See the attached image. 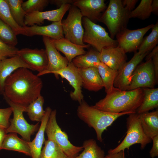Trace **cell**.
I'll return each mask as SVG.
<instances>
[{"mask_svg": "<svg viewBox=\"0 0 158 158\" xmlns=\"http://www.w3.org/2000/svg\"><path fill=\"white\" fill-rule=\"evenodd\" d=\"M42 87L39 76L28 68H19L6 80L3 95L12 102L27 107L41 95Z\"/></svg>", "mask_w": 158, "mask_h": 158, "instance_id": "6da1fadb", "label": "cell"}, {"mask_svg": "<svg viewBox=\"0 0 158 158\" xmlns=\"http://www.w3.org/2000/svg\"><path fill=\"white\" fill-rule=\"evenodd\" d=\"M143 97L142 88L123 91L116 88L92 106L111 113H134L141 104Z\"/></svg>", "mask_w": 158, "mask_h": 158, "instance_id": "7a4b0ae2", "label": "cell"}, {"mask_svg": "<svg viewBox=\"0 0 158 158\" xmlns=\"http://www.w3.org/2000/svg\"><path fill=\"white\" fill-rule=\"evenodd\" d=\"M135 113V112H134ZM133 113H114L104 111L90 106L83 100L77 109L79 118L95 130L97 140L102 142V134L118 118Z\"/></svg>", "mask_w": 158, "mask_h": 158, "instance_id": "3957f363", "label": "cell"}, {"mask_svg": "<svg viewBox=\"0 0 158 158\" xmlns=\"http://www.w3.org/2000/svg\"><path fill=\"white\" fill-rule=\"evenodd\" d=\"M130 12L123 6L121 0H110L99 21L106 26L110 37L114 39L119 32L126 28Z\"/></svg>", "mask_w": 158, "mask_h": 158, "instance_id": "277c9868", "label": "cell"}, {"mask_svg": "<svg viewBox=\"0 0 158 158\" xmlns=\"http://www.w3.org/2000/svg\"><path fill=\"white\" fill-rule=\"evenodd\" d=\"M126 118V135L122 142L116 147L109 150L108 153L114 154L124 151L135 144H139L140 148L143 150L148 144L152 141L147 136L142 127L138 114L136 112L128 114Z\"/></svg>", "mask_w": 158, "mask_h": 158, "instance_id": "5b68a950", "label": "cell"}, {"mask_svg": "<svg viewBox=\"0 0 158 158\" xmlns=\"http://www.w3.org/2000/svg\"><path fill=\"white\" fill-rule=\"evenodd\" d=\"M56 111L52 110L45 129L48 139L54 142L69 158H75L83 150L82 146H76L69 140L67 134L62 130L57 123Z\"/></svg>", "mask_w": 158, "mask_h": 158, "instance_id": "8992f818", "label": "cell"}, {"mask_svg": "<svg viewBox=\"0 0 158 158\" xmlns=\"http://www.w3.org/2000/svg\"><path fill=\"white\" fill-rule=\"evenodd\" d=\"M82 22L84 28V43L91 45L99 52L104 48L117 46L116 40L111 38L103 27L85 17L82 18Z\"/></svg>", "mask_w": 158, "mask_h": 158, "instance_id": "52a82bcc", "label": "cell"}, {"mask_svg": "<svg viewBox=\"0 0 158 158\" xmlns=\"http://www.w3.org/2000/svg\"><path fill=\"white\" fill-rule=\"evenodd\" d=\"M4 97L12 108L13 114V118L9 119L10 125L6 130V133H18L21 136L23 140L28 142H30L31 136L39 129V122L35 124L29 123L23 115V113L26 112L27 107L15 104L6 97Z\"/></svg>", "mask_w": 158, "mask_h": 158, "instance_id": "ba28073f", "label": "cell"}, {"mask_svg": "<svg viewBox=\"0 0 158 158\" xmlns=\"http://www.w3.org/2000/svg\"><path fill=\"white\" fill-rule=\"evenodd\" d=\"M83 17L79 9L72 5L69 9L67 18L61 21L64 38L80 45L85 44L83 40L84 32L82 25Z\"/></svg>", "mask_w": 158, "mask_h": 158, "instance_id": "9c48e42d", "label": "cell"}, {"mask_svg": "<svg viewBox=\"0 0 158 158\" xmlns=\"http://www.w3.org/2000/svg\"><path fill=\"white\" fill-rule=\"evenodd\" d=\"M154 24H151L143 28L131 30L124 28L116 36L117 46L123 50L125 52L136 51L138 50L144 35Z\"/></svg>", "mask_w": 158, "mask_h": 158, "instance_id": "30bf717a", "label": "cell"}, {"mask_svg": "<svg viewBox=\"0 0 158 158\" xmlns=\"http://www.w3.org/2000/svg\"><path fill=\"white\" fill-rule=\"evenodd\" d=\"M156 83L152 61L150 59L136 67L127 90L144 87L153 88Z\"/></svg>", "mask_w": 158, "mask_h": 158, "instance_id": "8fae6325", "label": "cell"}, {"mask_svg": "<svg viewBox=\"0 0 158 158\" xmlns=\"http://www.w3.org/2000/svg\"><path fill=\"white\" fill-rule=\"evenodd\" d=\"M51 73H53L57 79H58L59 76L60 75L69 82L74 89L73 91L70 94L73 100L80 103L83 100L81 76L78 68L75 66L72 62L69 63L66 67Z\"/></svg>", "mask_w": 158, "mask_h": 158, "instance_id": "7c38bea8", "label": "cell"}, {"mask_svg": "<svg viewBox=\"0 0 158 158\" xmlns=\"http://www.w3.org/2000/svg\"><path fill=\"white\" fill-rule=\"evenodd\" d=\"M149 52L140 54L138 52H135L131 59L126 62L117 71L114 83V87L121 90H128L134 71Z\"/></svg>", "mask_w": 158, "mask_h": 158, "instance_id": "4fadbf2b", "label": "cell"}, {"mask_svg": "<svg viewBox=\"0 0 158 158\" xmlns=\"http://www.w3.org/2000/svg\"><path fill=\"white\" fill-rule=\"evenodd\" d=\"M42 40L45 47L48 63L46 70L37 74L39 76L61 70L67 66L69 63L66 58L62 56L58 51L50 38L43 36Z\"/></svg>", "mask_w": 158, "mask_h": 158, "instance_id": "5bb4252c", "label": "cell"}, {"mask_svg": "<svg viewBox=\"0 0 158 158\" xmlns=\"http://www.w3.org/2000/svg\"><path fill=\"white\" fill-rule=\"evenodd\" d=\"M17 55L31 68L38 73L45 70L48 60L45 49L24 48L18 50Z\"/></svg>", "mask_w": 158, "mask_h": 158, "instance_id": "9a60e30c", "label": "cell"}, {"mask_svg": "<svg viewBox=\"0 0 158 158\" xmlns=\"http://www.w3.org/2000/svg\"><path fill=\"white\" fill-rule=\"evenodd\" d=\"M71 5L64 4L55 10L35 11L26 14L24 18V24L25 26H31L42 24L45 20L53 22L61 21L63 17Z\"/></svg>", "mask_w": 158, "mask_h": 158, "instance_id": "2e32d148", "label": "cell"}, {"mask_svg": "<svg viewBox=\"0 0 158 158\" xmlns=\"http://www.w3.org/2000/svg\"><path fill=\"white\" fill-rule=\"evenodd\" d=\"M72 5L79 9L83 17L94 23L99 21L107 7L104 0H77Z\"/></svg>", "mask_w": 158, "mask_h": 158, "instance_id": "e0dca14e", "label": "cell"}, {"mask_svg": "<svg viewBox=\"0 0 158 158\" xmlns=\"http://www.w3.org/2000/svg\"><path fill=\"white\" fill-rule=\"evenodd\" d=\"M126 54L123 49L118 46L106 47L99 52V58L100 62L118 71L126 62L127 57Z\"/></svg>", "mask_w": 158, "mask_h": 158, "instance_id": "ac0fdd59", "label": "cell"}, {"mask_svg": "<svg viewBox=\"0 0 158 158\" xmlns=\"http://www.w3.org/2000/svg\"><path fill=\"white\" fill-rule=\"evenodd\" d=\"M25 35L31 37L35 35H42L54 39L64 38L61 21L53 22L51 24L44 26L34 25L23 27Z\"/></svg>", "mask_w": 158, "mask_h": 158, "instance_id": "d6986e66", "label": "cell"}, {"mask_svg": "<svg viewBox=\"0 0 158 158\" xmlns=\"http://www.w3.org/2000/svg\"><path fill=\"white\" fill-rule=\"evenodd\" d=\"M51 40L57 49L63 53L69 63L76 56L85 54L87 51L84 48H89L90 45H80L74 44L65 38Z\"/></svg>", "mask_w": 158, "mask_h": 158, "instance_id": "ffe728a7", "label": "cell"}, {"mask_svg": "<svg viewBox=\"0 0 158 158\" xmlns=\"http://www.w3.org/2000/svg\"><path fill=\"white\" fill-rule=\"evenodd\" d=\"M21 68L31 70V68L18 55L1 60L0 66V94H3L6 79L14 71Z\"/></svg>", "mask_w": 158, "mask_h": 158, "instance_id": "44dd1931", "label": "cell"}, {"mask_svg": "<svg viewBox=\"0 0 158 158\" xmlns=\"http://www.w3.org/2000/svg\"><path fill=\"white\" fill-rule=\"evenodd\" d=\"M52 110L49 107L45 109L44 115L35 138L32 141L28 142L32 158H40L42 145L45 140V128Z\"/></svg>", "mask_w": 158, "mask_h": 158, "instance_id": "7402d4cb", "label": "cell"}, {"mask_svg": "<svg viewBox=\"0 0 158 158\" xmlns=\"http://www.w3.org/2000/svg\"><path fill=\"white\" fill-rule=\"evenodd\" d=\"M78 69L81 78L82 87L84 88L89 91L96 92L104 87L97 67Z\"/></svg>", "mask_w": 158, "mask_h": 158, "instance_id": "603a6c76", "label": "cell"}, {"mask_svg": "<svg viewBox=\"0 0 158 158\" xmlns=\"http://www.w3.org/2000/svg\"><path fill=\"white\" fill-rule=\"evenodd\" d=\"M28 142L20 138L15 133L7 134L4 138L1 149L14 151L31 157Z\"/></svg>", "mask_w": 158, "mask_h": 158, "instance_id": "cb8c5ba5", "label": "cell"}, {"mask_svg": "<svg viewBox=\"0 0 158 158\" xmlns=\"http://www.w3.org/2000/svg\"><path fill=\"white\" fill-rule=\"evenodd\" d=\"M138 114V113H137ZM144 132L152 139L158 135V110L138 114Z\"/></svg>", "mask_w": 158, "mask_h": 158, "instance_id": "d4e9b609", "label": "cell"}, {"mask_svg": "<svg viewBox=\"0 0 158 158\" xmlns=\"http://www.w3.org/2000/svg\"><path fill=\"white\" fill-rule=\"evenodd\" d=\"M142 88L144 94L143 99L136 111L138 114L149 112L158 107V88Z\"/></svg>", "mask_w": 158, "mask_h": 158, "instance_id": "484cf974", "label": "cell"}, {"mask_svg": "<svg viewBox=\"0 0 158 158\" xmlns=\"http://www.w3.org/2000/svg\"><path fill=\"white\" fill-rule=\"evenodd\" d=\"M99 52L94 49H90L83 55L75 58L72 62L78 68H85L90 67H97L100 62L99 58Z\"/></svg>", "mask_w": 158, "mask_h": 158, "instance_id": "4316f807", "label": "cell"}, {"mask_svg": "<svg viewBox=\"0 0 158 158\" xmlns=\"http://www.w3.org/2000/svg\"><path fill=\"white\" fill-rule=\"evenodd\" d=\"M101 78L107 94H109L116 88L114 86L117 71L114 70L104 63L100 62L97 67Z\"/></svg>", "mask_w": 158, "mask_h": 158, "instance_id": "83f0119b", "label": "cell"}, {"mask_svg": "<svg viewBox=\"0 0 158 158\" xmlns=\"http://www.w3.org/2000/svg\"><path fill=\"white\" fill-rule=\"evenodd\" d=\"M82 146L83 152L75 158H104L105 157L104 151L94 139L84 141Z\"/></svg>", "mask_w": 158, "mask_h": 158, "instance_id": "f1b7e54d", "label": "cell"}, {"mask_svg": "<svg viewBox=\"0 0 158 158\" xmlns=\"http://www.w3.org/2000/svg\"><path fill=\"white\" fill-rule=\"evenodd\" d=\"M0 19L11 28L17 35H25L23 27L19 26L13 18L5 0H0Z\"/></svg>", "mask_w": 158, "mask_h": 158, "instance_id": "f546056e", "label": "cell"}, {"mask_svg": "<svg viewBox=\"0 0 158 158\" xmlns=\"http://www.w3.org/2000/svg\"><path fill=\"white\" fill-rule=\"evenodd\" d=\"M44 103V98L40 95L27 107L26 112L31 121L41 122L45 113L43 108Z\"/></svg>", "mask_w": 158, "mask_h": 158, "instance_id": "4dcf8cb0", "label": "cell"}, {"mask_svg": "<svg viewBox=\"0 0 158 158\" xmlns=\"http://www.w3.org/2000/svg\"><path fill=\"white\" fill-rule=\"evenodd\" d=\"M44 144L40 158H69L53 141L47 139Z\"/></svg>", "mask_w": 158, "mask_h": 158, "instance_id": "1f68e13d", "label": "cell"}, {"mask_svg": "<svg viewBox=\"0 0 158 158\" xmlns=\"http://www.w3.org/2000/svg\"><path fill=\"white\" fill-rule=\"evenodd\" d=\"M11 16L16 23L20 26H25L24 18L26 14L22 7V0H5Z\"/></svg>", "mask_w": 158, "mask_h": 158, "instance_id": "d6a6232c", "label": "cell"}, {"mask_svg": "<svg viewBox=\"0 0 158 158\" xmlns=\"http://www.w3.org/2000/svg\"><path fill=\"white\" fill-rule=\"evenodd\" d=\"M148 35L143 39L138 49L140 54L149 52L157 46L158 43V22L157 21L151 28Z\"/></svg>", "mask_w": 158, "mask_h": 158, "instance_id": "836d02e7", "label": "cell"}, {"mask_svg": "<svg viewBox=\"0 0 158 158\" xmlns=\"http://www.w3.org/2000/svg\"><path fill=\"white\" fill-rule=\"evenodd\" d=\"M152 0H142L138 6L129 13V18H136L145 20L149 18L152 12Z\"/></svg>", "mask_w": 158, "mask_h": 158, "instance_id": "e575fe53", "label": "cell"}, {"mask_svg": "<svg viewBox=\"0 0 158 158\" xmlns=\"http://www.w3.org/2000/svg\"><path fill=\"white\" fill-rule=\"evenodd\" d=\"M16 35L11 28L0 19V40L8 45L15 47L18 43Z\"/></svg>", "mask_w": 158, "mask_h": 158, "instance_id": "d590c367", "label": "cell"}, {"mask_svg": "<svg viewBox=\"0 0 158 158\" xmlns=\"http://www.w3.org/2000/svg\"><path fill=\"white\" fill-rule=\"evenodd\" d=\"M49 3L48 0H28L23 2L22 7L26 14L41 11Z\"/></svg>", "mask_w": 158, "mask_h": 158, "instance_id": "8d00e7d4", "label": "cell"}, {"mask_svg": "<svg viewBox=\"0 0 158 158\" xmlns=\"http://www.w3.org/2000/svg\"><path fill=\"white\" fill-rule=\"evenodd\" d=\"M19 49L15 47L8 45L0 40V59L16 56Z\"/></svg>", "mask_w": 158, "mask_h": 158, "instance_id": "74e56055", "label": "cell"}, {"mask_svg": "<svg viewBox=\"0 0 158 158\" xmlns=\"http://www.w3.org/2000/svg\"><path fill=\"white\" fill-rule=\"evenodd\" d=\"M12 113V109L10 107L0 109V128L6 130L8 127L10 117Z\"/></svg>", "mask_w": 158, "mask_h": 158, "instance_id": "f35d334b", "label": "cell"}, {"mask_svg": "<svg viewBox=\"0 0 158 158\" xmlns=\"http://www.w3.org/2000/svg\"><path fill=\"white\" fill-rule=\"evenodd\" d=\"M146 61L152 59L157 83L158 82V46L155 47L151 52L146 56Z\"/></svg>", "mask_w": 158, "mask_h": 158, "instance_id": "ab89813d", "label": "cell"}, {"mask_svg": "<svg viewBox=\"0 0 158 158\" xmlns=\"http://www.w3.org/2000/svg\"><path fill=\"white\" fill-rule=\"evenodd\" d=\"M152 139L153 145L150 154L151 157L154 158L158 156V135L154 137Z\"/></svg>", "mask_w": 158, "mask_h": 158, "instance_id": "60d3db41", "label": "cell"}, {"mask_svg": "<svg viewBox=\"0 0 158 158\" xmlns=\"http://www.w3.org/2000/svg\"><path fill=\"white\" fill-rule=\"evenodd\" d=\"M138 1V0H121L123 6L126 10L130 12L133 11Z\"/></svg>", "mask_w": 158, "mask_h": 158, "instance_id": "b9f144b4", "label": "cell"}, {"mask_svg": "<svg viewBox=\"0 0 158 158\" xmlns=\"http://www.w3.org/2000/svg\"><path fill=\"white\" fill-rule=\"evenodd\" d=\"M75 0H51L49 3L58 6L59 8L64 4H73Z\"/></svg>", "mask_w": 158, "mask_h": 158, "instance_id": "7bdbcfd3", "label": "cell"}, {"mask_svg": "<svg viewBox=\"0 0 158 158\" xmlns=\"http://www.w3.org/2000/svg\"><path fill=\"white\" fill-rule=\"evenodd\" d=\"M124 151H121L114 154L108 153L104 158H126Z\"/></svg>", "mask_w": 158, "mask_h": 158, "instance_id": "ee69618b", "label": "cell"}, {"mask_svg": "<svg viewBox=\"0 0 158 158\" xmlns=\"http://www.w3.org/2000/svg\"><path fill=\"white\" fill-rule=\"evenodd\" d=\"M152 12L156 15L158 13V0H152L151 4Z\"/></svg>", "mask_w": 158, "mask_h": 158, "instance_id": "f6af8a7d", "label": "cell"}, {"mask_svg": "<svg viewBox=\"0 0 158 158\" xmlns=\"http://www.w3.org/2000/svg\"><path fill=\"white\" fill-rule=\"evenodd\" d=\"M6 134L5 129L0 128V150H2V145Z\"/></svg>", "mask_w": 158, "mask_h": 158, "instance_id": "bcb514c9", "label": "cell"}, {"mask_svg": "<svg viewBox=\"0 0 158 158\" xmlns=\"http://www.w3.org/2000/svg\"><path fill=\"white\" fill-rule=\"evenodd\" d=\"M1 59H0V65H1Z\"/></svg>", "mask_w": 158, "mask_h": 158, "instance_id": "7dc6e473", "label": "cell"}]
</instances>
